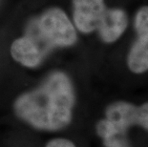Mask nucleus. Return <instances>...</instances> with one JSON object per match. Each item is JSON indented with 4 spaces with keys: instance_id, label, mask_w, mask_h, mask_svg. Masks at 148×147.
Returning a JSON list of instances; mask_svg holds the SVG:
<instances>
[{
    "instance_id": "obj_9",
    "label": "nucleus",
    "mask_w": 148,
    "mask_h": 147,
    "mask_svg": "<svg viewBox=\"0 0 148 147\" xmlns=\"http://www.w3.org/2000/svg\"><path fill=\"white\" fill-rule=\"evenodd\" d=\"M46 147H75V144L66 139H56L51 140Z\"/></svg>"
},
{
    "instance_id": "obj_3",
    "label": "nucleus",
    "mask_w": 148,
    "mask_h": 147,
    "mask_svg": "<svg viewBox=\"0 0 148 147\" xmlns=\"http://www.w3.org/2000/svg\"><path fill=\"white\" fill-rule=\"evenodd\" d=\"M135 29L138 38L129 52L127 64L135 74L148 71V6H144L137 12Z\"/></svg>"
},
{
    "instance_id": "obj_7",
    "label": "nucleus",
    "mask_w": 148,
    "mask_h": 147,
    "mask_svg": "<svg viewBox=\"0 0 148 147\" xmlns=\"http://www.w3.org/2000/svg\"><path fill=\"white\" fill-rule=\"evenodd\" d=\"M106 147H130L125 135H116L103 139Z\"/></svg>"
},
{
    "instance_id": "obj_6",
    "label": "nucleus",
    "mask_w": 148,
    "mask_h": 147,
    "mask_svg": "<svg viewBox=\"0 0 148 147\" xmlns=\"http://www.w3.org/2000/svg\"><path fill=\"white\" fill-rule=\"evenodd\" d=\"M128 24L126 14L119 9H108L99 27V32L105 42H114L125 31Z\"/></svg>"
},
{
    "instance_id": "obj_2",
    "label": "nucleus",
    "mask_w": 148,
    "mask_h": 147,
    "mask_svg": "<svg viewBox=\"0 0 148 147\" xmlns=\"http://www.w3.org/2000/svg\"><path fill=\"white\" fill-rule=\"evenodd\" d=\"M74 26L63 12L52 9L29 25L26 34L12 47L14 58L26 67H36L56 47L74 44Z\"/></svg>"
},
{
    "instance_id": "obj_4",
    "label": "nucleus",
    "mask_w": 148,
    "mask_h": 147,
    "mask_svg": "<svg viewBox=\"0 0 148 147\" xmlns=\"http://www.w3.org/2000/svg\"><path fill=\"white\" fill-rule=\"evenodd\" d=\"M74 19L77 29L82 33L97 30L107 10L103 0H73Z\"/></svg>"
},
{
    "instance_id": "obj_1",
    "label": "nucleus",
    "mask_w": 148,
    "mask_h": 147,
    "mask_svg": "<svg viewBox=\"0 0 148 147\" xmlns=\"http://www.w3.org/2000/svg\"><path fill=\"white\" fill-rule=\"evenodd\" d=\"M74 89L63 73L51 75L39 88L24 94L15 102L18 117L34 128L53 131L70 123Z\"/></svg>"
},
{
    "instance_id": "obj_8",
    "label": "nucleus",
    "mask_w": 148,
    "mask_h": 147,
    "mask_svg": "<svg viewBox=\"0 0 148 147\" xmlns=\"http://www.w3.org/2000/svg\"><path fill=\"white\" fill-rule=\"evenodd\" d=\"M138 125L148 130V102L138 106Z\"/></svg>"
},
{
    "instance_id": "obj_5",
    "label": "nucleus",
    "mask_w": 148,
    "mask_h": 147,
    "mask_svg": "<svg viewBox=\"0 0 148 147\" xmlns=\"http://www.w3.org/2000/svg\"><path fill=\"white\" fill-rule=\"evenodd\" d=\"M106 120L121 132L125 133L128 128L138 125V107L125 101L114 102L106 109Z\"/></svg>"
}]
</instances>
